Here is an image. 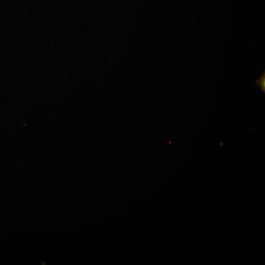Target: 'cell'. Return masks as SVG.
<instances>
[{
	"label": "cell",
	"instance_id": "6da1fadb",
	"mask_svg": "<svg viewBox=\"0 0 265 265\" xmlns=\"http://www.w3.org/2000/svg\"><path fill=\"white\" fill-rule=\"evenodd\" d=\"M259 88L264 92H265V74H263L260 79L256 81Z\"/></svg>",
	"mask_w": 265,
	"mask_h": 265
}]
</instances>
